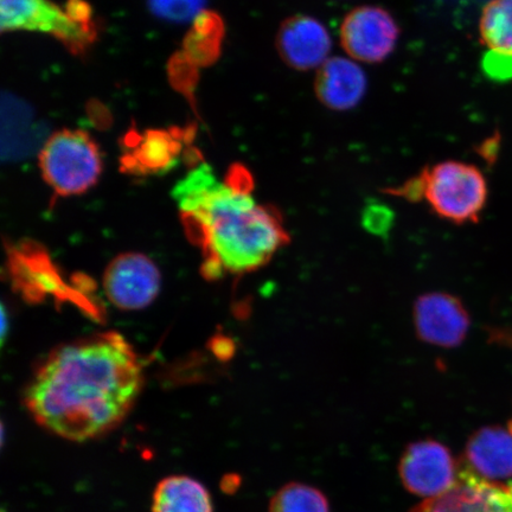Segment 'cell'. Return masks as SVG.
<instances>
[{"mask_svg": "<svg viewBox=\"0 0 512 512\" xmlns=\"http://www.w3.org/2000/svg\"><path fill=\"white\" fill-rule=\"evenodd\" d=\"M483 69L492 80L503 82L512 79V56L486 53Z\"/></svg>", "mask_w": 512, "mask_h": 512, "instance_id": "19", "label": "cell"}, {"mask_svg": "<svg viewBox=\"0 0 512 512\" xmlns=\"http://www.w3.org/2000/svg\"><path fill=\"white\" fill-rule=\"evenodd\" d=\"M399 40V27L380 6H360L344 17L341 43L356 61L379 63L393 53Z\"/></svg>", "mask_w": 512, "mask_h": 512, "instance_id": "6", "label": "cell"}, {"mask_svg": "<svg viewBox=\"0 0 512 512\" xmlns=\"http://www.w3.org/2000/svg\"><path fill=\"white\" fill-rule=\"evenodd\" d=\"M421 200L440 219L454 224L476 223L488 202V183L477 166L448 160L422 170Z\"/></svg>", "mask_w": 512, "mask_h": 512, "instance_id": "4", "label": "cell"}, {"mask_svg": "<svg viewBox=\"0 0 512 512\" xmlns=\"http://www.w3.org/2000/svg\"><path fill=\"white\" fill-rule=\"evenodd\" d=\"M152 512H214L204 485L188 476H171L157 485Z\"/></svg>", "mask_w": 512, "mask_h": 512, "instance_id": "15", "label": "cell"}, {"mask_svg": "<svg viewBox=\"0 0 512 512\" xmlns=\"http://www.w3.org/2000/svg\"><path fill=\"white\" fill-rule=\"evenodd\" d=\"M3 512H5V511H3Z\"/></svg>", "mask_w": 512, "mask_h": 512, "instance_id": "21", "label": "cell"}, {"mask_svg": "<svg viewBox=\"0 0 512 512\" xmlns=\"http://www.w3.org/2000/svg\"><path fill=\"white\" fill-rule=\"evenodd\" d=\"M270 512H329V504L317 489L293 483L273 497Z\"/></svg>", "mask_w": 512, "mask_h": 512, "instance_id": "17", "label": "cell"}, {"mask_svg": "<svg viewBox=\"0 0 512 512\" xmlns=\"http://www.w3.org/2000/svg\"><path fill=\"white\" fill-rule=\"evenodd\" d=\"M479 34L488 53L512 56V0H490L484 6Z\"/></svg>", "mask_w": 512, "mask_h": 512, "instance_id": "16", "label": "cell"}, {"mask_svg": "<svg viewBox=\"0 0 512 512\" xmlns=\"http://www.w3.org/2000/svg\"><path fill=\"white\" fill-rule=\"evenodd\" d=\"M413 322L420 341L452 349L465 341L471 318L462 300L450 293L422 294L413 307Z\"/></svg>", "mask_w": 512, "mask_h": 512, "instance_id": "7", "label": "cell"}, {"mask_svg": "<svg viewBox=\"0 0 512 512\" xmlns=\"http://www.w3.org/2000/svg\"><path fill=\"white\" fill-rule=\"evenodd\" d=\"M465 469L486 482L508 485L512 479V433L502 427L480 428L467 441Z\"/></svg>", "mask_w": 512, "mask_h": 512, "instance_id": "12", "label": "cell"}, {"mask_svg": "<svg viewBox=\"0 0 512 512\" xmlns=\"http://www.w3.org/2000/svg\"><path fill=\"white\" fill-rule=\"evenodd\" d=\"M508 430L512 433V420L509 422Z\"/></svg>", "mask_w": 512, "mask_h": 512, "instance_id": "20", "label": "cell"}, {"mask_svg": "<svg viewBox=\"0 0 512 512\" xmlns=\"http://www.w3.org/2000/svg\"><path fill=\"white\" fill-rule=\"evenodd\" d=\"M332 48L328 29L318 19L297 15L281 24L277 49L281 59L293 69L310 70L328 61Z\"/></svg>", "mask_w": 512, "mask_h": 512, "instance_id": "11", "label": "cell"}, {"mask_svg": "<svg viewBox=\"0 0 512 512\" xmlns=\"http://www.w3.org/2000/svg\"><path fill=\"white\" fill-rule=\"evenodd\" d=\"M126 146L127 152L123 158L126 171L134 175H157L177 164L182 140L171 131H147L128 136Z\"/></svg>", "mask_w": 512, "mask_h": 512, "instance_id": "14", "label": "cell"}, {"mask_svg": "<svg viewBox=\"0 0 512 512\" xmlns=\"http://www.w3.org/2000/svg\"><path fill=\"white\" fill-rule=\"evenodd\" d=\"M0 25L3 31L53 36L74 54L85 53L96 37L85 0H69L64 9L51 0H0Z\"/></svg>", "mask_w": 512, "mask_h": 512, "instance_id": "3", "label": "cell"}, {"mask_svg": "<svg viewBox=\"0 0 512 512\" xmlns=\"http://www.w3.org/2000/svg\"><path fill=\"white\" fill-rule=\"evenodd\" d=\"M367 86L363 69L355 61L339 56L326 61L315 80L317 98L334 111H348L360 104Z\"/></svg>", "mask_w": 512, "mask_h": 512, "instance_id": "13", "label": "cell"}, {"mask_svg": "<svg viewBox=\"0 0 512 512\" xmlns=\"http://www.w3.org/2000/svg\"><path fill=\"white\" fill-rule=\"evenodd\" d=\"M151 9L170 21H188L202 9L204 0H150Z\"/></svg>", "mask_w": 512, "mask_h": 512, "instance_id": "18", "label": "cell"}, {"mask_svg": "<svg viewBox=\"0 0 512 512\" xmlns=\"http://www.w3.org/2000/svg\"><path fill=\"white\" fill-rule=\"evenodd\" d=\"M458 466L446 446L434 440L409 445L400 462V477L407 490L421 497H437L458 479Z\"/></svg>", "mask_w": 512, "mask_h": 512, "instance_id": "8", "label": "cell"}, {"mask_svg": "<svg viewBox=\"0 0 512 512\" xmlns=\"http://www.w3.org/2000/svg\"><path fill=\"white\" fill-rule=\"evenodd\" d=\"M160 285L162 277L155 262L138 253L115 258L104 277L107 298L125 311L145 309L157 298Z\"/></svg>", "mask_w": 512, "mask_h": 512, "instance_id": "9", "label": "cell"}, {"mask_svg": "<svg viewBox=\"0 0 512 512\" xmlns=\"http://www.w3.org/2000/svg\"><path fill=\"white\" fill-rule=\"evenodd\" d=\"M253 188V178L240 165L221 179L202 163L172 190L189 238L204 255L209 278L258 271L290 243L283 216L256 201Z\"/></svg>", "mask_w": 512, "mask_h": 512, "instance_id": "2", "label": "cell"}, {"mask_svg": "<svg viewBox=\"0 0 512 512\" xmlns=\"http://www.w3.org/2000/svg\"><path fill=\"white\" fill-rule=\"evenodd\" d=\"M40 169L44 181L57 195H81L99 181L101 153L87 132L63 130L53 134L42 147Z\"/></svg>", "mask_w": 512, "mask_h": 512, "instance_id": "5", "label": "cell"}, {"mask_svg": "<svg viewBox=\"0 0 512 512\" xmlns=\"http://www.w3.org/2000/svg\"><path fill=\"white\" fill-rule=\"evenodd\" d=\"M143 380L142 363L131 345L117 332H107L54 351L24 400L37 424L83 443L124 421Z\"/></svg>", "mask_w": 512, "mask_h": 512, "instance_id": "1", "label": "cell"}, {"mask_svg": "<svg viewBox=\"0 0 512 512\" xmlns=\"http://www.w3.org/2000/svg\"><path fill=\"white\" fill-rule=\"evenodd\" d=\"M411 512H512V484L486 482L460 465L450 490L428 498Z\"/></svg>", "mask_w": 512, "mask_h": 512, "instance_id": "10", "label": "cell"}]
</instances>
